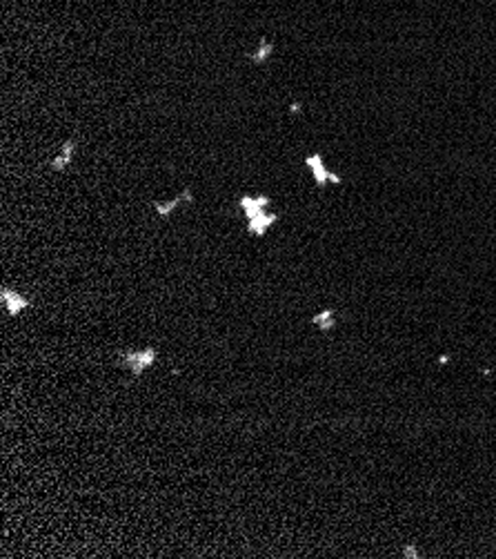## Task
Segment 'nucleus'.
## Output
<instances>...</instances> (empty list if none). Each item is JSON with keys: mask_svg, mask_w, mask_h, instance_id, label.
<instances>
[{"mask_svg": "<svg viewBox=\"0 0 496 559\" xmlns=\"http://www.w3.org/2000/svg\"><path fill=\"white\" fill-rule=\"evenodd\" d=\"M74 154H76V140H65L63 145H60V154L53 156L51 163H49V169L51 172H65V169L72 165L74 160Z\"/></svg>", "mask_w": 496, "mask_h": 559, "instance_id": "7", "label": "nucleus"}, {"mask_svg": "<svg viewBox=\"0 0 496 559\" xmlns=\"http://www.w3.org/2000/svg\"><path fill=\"white\" fill-rule=\"evenodd\" d=\"M270 203H272V198L267 194H254V196L251 194H243V196H238V208L243 210L245 218H254L258 214L267 212Z\"/></svg>", "mask_w": 496, "mask_h": 559, "instance_id": "3", "label": "nucleus"}, {"mask_svg": "<svg viewBox=\"0 0 496 559\" xmlns=\"http://www.w3.org/2000/svg\"><path fill=\"white\" fill-rule=\"evenodd\" d=\"M274 47H276L274 40L263 36V38H258V45H256L254 52L247 53V60H249L251 65H265L272 58V53H274Z\"/></svg>", "mask_w": 496, "mask_h": 559, "instance_id": "8", "label": "nucleus"}, {"mask_svg": "<svg viewBox=\"0 0 496 559\" xmlns=\"http://www.w3.org/2000/svg\"><path fill=\"white\" fill-rule=\"evenodd\" d=\"M439 363H441V366H445V363H449V354H443V357H439Z\"/></svg>", "mask_w": 496, "mask_h": 559, "instance_id": "12", "label": "nucleus"}, {"mask_svg": "<svg viewBox=\"0 0 496 559\" xmlns=\"http://www.w3.org/2000/svg\"><path fill=\"white\" fill-rule=\"evenodd\" d=\"M0 299H2V305H5V310H7L9 317H18L20 312H25V310L29 308V301L25 299L18 290L2 288V290H0Z\"/></svg>", "mask_w": 496, "mask_h": 559, "instance_id": "5", "label": "nucleus"}, {"mask_svg": "<svg viewBox=\"0 0 496 559\" xmlns=\"http://www.w3.org/2000/svg\"><path fill=\"white\" fill-rule=\"evenodd\" d=\"M276 221H278V214L267 210V212L258 214L254 218H247V232H249L251 237H263V234L270 232L272 225H276Z\"/></svg>", "mask_w": 496, "mask_h": 559, "instance_id": "6", "label": "nucleus"}, {"mask_svg": "<svg viewBox=\"0 0 496 559\" xmlns=\"http://www.w3.org/2000/svg\"><path fill=\"white\" fill-rule=\"evenodd\" d=\"M156 357H158V352L154 350V347H143V350H127L121 354V359H118V366L127 368V370L131 372L134 376H140L147 368H151L156 363Z\"/></svg>", "mask_w": 496, "mask_h": 559, "instance_id": "2", "label": "nucleus"}, {"mask_svg": "<svg viewBox=\"0 0 496 559\" xmlns=\"http://www.w3.org/2000/svg\"><path fill=\"white\" fill-rule=\"evenodd\" d=\"M403 557H407V559H419L421 553H419V548H416L414 544H407V546H403Z\"/></svg>", "mask_w": 496, "mask_h": 559, "instance_id": "10", "label": "nucleus"}, {"mask_svg": "<svg viewBox=\"0 0 496 559\" xmlns=\"http://www.w3.org/2000/svg\"><path fill=\"white\" fill-rule=\"evenodd\" d=\"M312 323L321 330V332H329V330H334V325H336V312H334L332 308H325V310L314 314Z\"/></svg>", "mask_w": 496, "mask_h": 559, "instance_id": "9", "label": "nucleus"}, {"mask_svg": "<svg viewBox=\"0 0 496 559\" xmlns=\"http://www.w3.org/2000/svg\"><path fill=\"white\" fill-rule=\"evenodd\" d=\"M303 111V103H298V101H294V103H289V114L292 116H296V114H300Z\"/></svg>", "mask_w": 496, "mask_h": 559, "instance_id": "11", "label": "nucleus"}, {"mask_svg": "<svg viewBox=\"0 0 496 559\" xmlns=\"http://www.w3.org/2000/svg\"><path fill=\"white\" fill-rule=\"evenodd\" d=\"M189 203H194V192H192V187H185V189H180V194H176L169 201H154V210L158 212L160 218H169L172 212H176L180 205H189Z\"/></svg>", "mask_w": 496, "mask_h": 559, "instance_id": "4", "label": "nucleus"}, {"mask_svg": "<svg viewBox=\"0 0 496 559\" xmlns=\"http://www.w3.org/2000/svg\"><path fill=\"white\" fill-rule=\"evenodd\" d=\"M305 167L309 169V174H312V179H314V183H316L318 189H325L327 185H341L343 183V176H338V174H334L327 169L321 152H314V154L305 156Z\"/></svg>", "mask_w": 496, "mask_h": 559, "instance_id": "1", "label": "nucleus"}]
</instances>
